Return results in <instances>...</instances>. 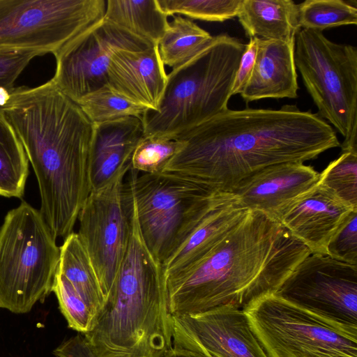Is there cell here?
Wrapping results in <instances>:
<instances>
[{
	"label": "cell",
	"mask_w": 357,
	"mask_h": 357,
	"mask_svg": "<svg viewBox=\"0 0 357 357\" xmlns=\"http://www.w3.org/2000/svg\"><path fill=\"white\" fill-rule=\"evenodd\" d=\"M212 38L191 20L176 16L157 44L161 61L173 69L181 66L202 52Z\"/></svg>",
	"instance_id": "cell-24"
},
{
	"label": "cell",
	"mask_w": 357,
	"mask_h": 357,
	"mask_svg": "<svg viewBox=\"0 0 357 357\" xmlns=\"http://www.w3.org/2000/svg\"><path fill=\"white\" fill-rule=\"evenodd\" d=\"M59 248L57 271L68 279L98 319L106 299L93 264L77 233L70 234Z\"/></svg>",
	"instance_id": "cell-22"
},
{
	"label": "cell",
	"mask_w": 357,
	"mask_h": 357,
	"mask_svg": "<svg viewBox=\"0 0 357 357\" xmlns=\"http://www.w3.org/2000/svg\"><path fill=\"white\" fill-rule=\"evenodd\" d=\"M319 180V173L311 166L299 162H283L251 174L229 192L244 208L259 211L278 221L289 205Z\"/></svg>",
	"instance_id": "cell-15"
},
{
	"label": "cell",
	"mask_w": 357,
	"mask_h": 357,
	"mask_svg": "<svg viewBox=\"0 0 357 357\" xmlns=\"http://www.w3.org/2000/svg\"><path fill=\"white\" fill-rule=\"evenodd\" d=\"M130 168L92 190L77 217V234L93 264L106 301L129 241L130 208L124 180Z\"/></svg>",
	"instance_id": "cell-12"
},
{
	"label": "cell",
	"mask_w": 357,
	"mask_h": 357,
	"mask_svg": "<svg viewBox=\"0 0 357 357\" xmlns=\"http://www.w3.org/2000/svg\"><path fill=\"white\" fill-rule=\"evenodd\" d=\"M294 61L318 109L344 137L341 151H357V48L334 43L323 31L301 29Z\"/></svg>",
	"instance_id": "cell-7"
},
{
	"label": "cell",
	"mask_w": 357,
	"mask_h": 357,
	"mask_svg": "<svg viewBox=\"0 0 357 357\" xmlns=\"http://www.w3.org/2000/svg\"><path fill=\"white\" fill-rule=\"evenodd\" d=\"M10 97V92L6 88L0 86V108L7 104Z\"/></svg>",
	"instance_id": "cell-36"
},
{
	"label": "cell",
	"mask_w": 357,
	"mask_h": 357,
	"mask_svg": "<svg viewBox=\"0 0 357 357\" xmlns=\"http://www.w3.org/2000/svg\"><path fill=\"white\" fill-rule=\"evenodd\" d=\"M162 357H207L204 354L185 349L172 347Z\"/></svg>",
	"instance_id": "cell-35"
},
{
	"label": "cell",
	"mask_w": 357,
	"mask_h": 357,
	"mask_svg": "<svg viewBox=\"0 0 357 357\" xmlns=\"http://www.w3.org/2000/svg\"><path fill=\"white\" fill-rule=\"evenodd\" d=\"M204 355H205V354H204ZM205 356H206L207 357H211V356H208V355H205Z\"/></svg>",
	"instance_id": "cell-37"
},
{
	"label": "cell",
	"mask_w": 357,
	"mask_h": 357,
	"mask_svg": "<svg viewBox=\"0 0 357 357\" xmlns=\"http://www.w3.org/2000/svg\"><path fill=\"white\" fill-rule=\"evenodd\" d=\"M258 40L250 38L240 59L231 89V96L240 94L248 82L255 63Z\"/></svg>",
	"instance_id": "cell-34"
},
{
	"label": "cell",
	"mask_w": 357,
	"mask_h": 357,
	"mask_svg": "<svg viewBox=\"0 0 357 357\" xmlns=\"http://www.w3.org/2000/svg\"><path fill=\"white\" fill-rule=\"evenodd\" d=\"M245 44L226 33L167 75L156 111L142 117L144 136L174 139L227 110Z\"/></svg>",
	"instance_id": "cell-5"
},
{
	"label": "cell",
	"mask_w": 357,
	"mask_h": 357,
	"mask_svg": "<svg viewBox=\"0 0 357 357\" xmlns=\"http://www.w3.org/2000/svg\"><path fill=\"white\" fill-rule=\"evenodd\" d=\"M104 18L154 45L169 26L157 0H107Z\"/></svg>",
	"instance_id": "cell-23"
},
{
	"label": "cell",
	"mask_w": 357,
	"mask_h": 357,
	"mask_svg": "<svg viewBox=\"0 0 357 357\" xmlns=\"http://www.w3.org/2000/svg\"><path fill=\"white\" fill-rule=\"evenodd\" d=\"M105 0H0V50L54 54L100 21Z\"/></svg>",
	"instance_id": "cell-10"
},
{
	"label": "cell",
	"mask_w": 357,
	"mask_h": 357,
	"mask_svg": "<svg viewBox=\"0 0 357 357\" xmlns=\"http://www.w3.org/2000/svg\"><path fill=\"white\" fill-rule=\"evenodd\" d=\"M326 255L357 266V211H352L330 239Z\"/></svg>",
	"instance_id": "cell-32"
},
{
	"label": "cell",
	"mask_w": 357,
	"mask_h": 357,
	"mask_svg": "<svg viewBox=\"0 0 357 357\" xmlns=\"http://www.w3.org/2000/svg\"><path fill=\"white\" fill-rule=\"evenodd\" d=\"M29 160L22 143L0 108V195L21 199L29 175Z\"/></svg>",
	"instance_id": "cell-25"
},
{
	"label": "cell",
	"mask_w": 357,
	"mask_h": 357,
	"mask_svg": "<svg viewBox=\"0 0 357 357\" xmlns=\"http://www.w3.org/2000/svg\"><path fill=\"white\" fill-rule=\"evenodd\" d=\"M184 144L177 139L144 136L133 153L131 168L142 174H161Z\"/></svg>",
	"instance_id": "cell-30"
},
{
	"label": "cell",
	"mask_w": 357,
	"mask_h": 357,
	"mask_svg": "<svg viewBox=\"0 0 357 357\" xmlns=\"http://www.w3.org/2000/svg\"><path fill=\"white\" fill-rule=\"evenodd\" d=\"M243 310L269 357H357V335L275 293Z\"/></svg>",
	"instance_id": "cell-9"
},
{
	"label": "cell",
	"mask_w": 357,
	"mask_h": 357,
	"mask_svg": "<svg viewBox=\"0 0 357 357\" xmlns=\"http://www.w3.org/2000/svg\"><path fill=\"white\" fill-rule=\"evenodd\" d=\"M144 137L140 117L127 116L93 125L90 155L91 191L103 187L121 170L131 167L133 153Z\"/></svg>",
	"instance_id": "cell-19"
},
{
	"label": "cell",
	"mask_w": 357,
	"mask_h": 357,
	"mask_svg": "<svg viewBox=\"0 0 357 357\" xmlns=\"http://www.w3.org/2000/svg\"><path fill=\"white\" fill-rule=\"evenodd\" d=\"M127 190V250L94 328L83 335L96 357H162L173 347L165 275L161 262L144 243L128 186Z\"/></svg>",
	"instance_id": "cell-4"
},
{
	"label": "cell",
	"mask_w": 357,
	"mask_h": 357,
	"mask_svg": "<svg viewBox=\"0 0 357 357\" xmlns=\"http://www.w3.org/2000/svg\"><path fill=\"white\" fill-rule=\"evenodd\" d=\"M244 208L229 192L218 191L176 248L162 262L166 280L184 272L202 259L244 217Z\"/></svg>",
	"instance_id": "cell-17"
},
{
	"label": "cell",
	"mask_w": 357,
	"mask_h": 357,
	"mask_svg": "<svg viewBox=\"0 0 357 357\" xmlns=\"http://www.w3.org/2000/svg\"><path fill=\"white\" fill-rule=\"evenodd\" d=\"M294 46L295 40H258L252 75L240 93L244 101L298 97Z\"/></svg>",
	"instance_id": "cell-20"
},
{
	"label": "cell",
	"mask_w": 357,
	"mask_h": 357,
	"mask_svg": "<svg viewBox=\"0 0 357 357\" xmlns=\"http://www.w3.org/2000/svg\"><path fill=\"white\" fill-rule=\"evenodd\" d=\"M173 347L211 357H269L245 312L232 305L172 316Z\"/></svg>",
	"instance_id": "cell-14"
},
{
	"label": "cell",
	"mask_w": 357,
	"mask_h": 357,
	"mask_svg": "<svg viewBox=\"0 0 357 357\" xmlns=\"http://www.w3.org/2000/svg\"><path fill=\"white\" fill-rule=\"evenodd\" d=\"M1 108L35 172L40 213L54 237L73 232L91 191L93 125L52 79L36 87H14Z\"/></svg>",
	"instance_id": "cell-2"
},
{
	"label": "cell",
	"mask_w": 357,
	"mask_h": 357,
	"mask_svg": "<svg viewBox=\"0 0 357 357\" xmlns=\"http://www.w3.org/2000/svg\"><path fill=\"white\" fill-rule=\"evenodd\" d=\"M38 56L41 54L33 51L0 50V86L10 92L19 75Z\"/></svg>",
	"instance_id": "cell-33"
},
{
	"label": "cell",
	"mask_w": 357,
	"mask_h": 357,
	"mask_svg": "<svg viewBox=\"0 0 357 357\" xmlns=\"http://www.w3.org/2000/svg\"><path fill=\"white\" fill-rule=\"evenodd\" d=\"M76 103L93 125L127 116L142 118L148 109L123 97L108 84L83 96Z\"/></svg>",
	"instance_id": "cell-26"
},
{
	"label": "cell",
	"mask_w": 357,
	"mask_h": 357,
	"mask_svg": "<svg viewBox=\"0 0 357 357\" xmlns=\"http://www.w3.org/2000/svg\"><path fill=\"white\" fill-rule=\"evenodd\" d=\"M301 29L323 31L343 25H356L357 8L342 0H306L298 4Z\"/></svg>",
	"instance_id": "cell-27"
},
{
	"label": "cell",
	"mask_w": 357,
	"mask_h": 357,
	"mask_svg": "<svg viewBox=\"0 0 357 357\" xmlns=\"http://www.w3.org/2000/svg\"><path fill=\"white\" fill-rule=\"evenodd\" d=\"M60 248L39 211L26 202L9 211L0 228V307L29 312L51 292Z\"/></svg>",
	"instance_id": "cell-6"
},
{
	"label": "cell",
	"mask_w": 357,
	"mask_h": 357,
	"mask_svg": "<svg viewBox=\"0 0 357 357\" xmlns=\"http://www.w3.org/2000/svg\"><path fill=\"white\" fill-rule=\"evenodd\" d=\"M352 211L318 182L290 204L278 221L311 254L326 255L330 239Z\"/></svg>",
	"instance_id": "cell-16"
},
{
	"label": "cell",
	"mask_w": 357,
	"mask_h": 357,
	"mask_svg": "<svg viewBox=\"0 0 357 357\" xmlns=\"http://www.w3.org/2000/svg\"><path fill=\"white\" fill-rule=\"evenodd\" d=\"M318 182L357 211V151H341L340 156L319 173Z\"/></svg>",
	"instance_id": "cell-28"
},
{
	"label": "cell",
	"mask_w": 357,
	"mask_h": 357,
	"mask_svg": "<svg viewBox=\"0 0 357 357\" xmlns=\"http://www.w3.org/2000/svg\"><path fill=\"white\" fill-rule=\"evenodd\" d=\"M154 45L103 17L53 54L56 66L51 79L77 102L108 84L107 70L115 52L144 50Z\"/></svg>",
	"instance_id": "cell-13"
},
{
	"label": "cell",
	"mask_w": 357,
	"mask_h": 357,
	"mask_svg": "<svg viewBox=\"0 0 357 357\" xmlns=\"http://www.w3.org/2000/svg\"><path fill=\"white\" fill-rule=\"evenodd\" d=\"M242 0H157L167 16L181 14L192 19L222 22L237 17Z\"/></svg>",
	"instance_id": "cell-29"
},
{
	"label": "cell",
	"mask_w": 357,
	"mask_h": 357,
	"mask_svg": "<svg viewBox=\"0 0 357 357\" xmlns=\"http://www.w3.org/2000/svg\"><path fill=\"white\" fill-rule=\"evenodd\" d=\"M52 291L57 298L60 310L69 328L83 335L94 328L97 321L96 315L68 279L58 271Z\"/></svg>",
	"instance_id": "cell-31"
},
{
	"label": "cell",
	"mask_w": 357,
	"mask_h": 357,
	"mask_svg": "<svg viewBox=\"0 0 357 357\" xmlns=\"http://www.w3.org/2000/svg\"><path fill=\"white\" fill-rule=\"evenodd\" d=\"M292 0H242L237 17L249 38L291 40L301 30Z\"/></svg>",
	"instance_id": "cell-21"
},
{
	"label": "cell",
	"mask_w": 357,
	"mask_h": 357,
	"mask_svg": "<svg viewBox=\"0 0 357 357\" xmlns=\"http://www.w3.org/2000/svg\"><path fill=\"white\" fill-rule=\"evenodd\" d=\"M185 143L163 172L229 192L266 167L303 162L340 147L333 127L295 105L227 110L174 137ZM162 172V173H163Z\"/></svg>",
	"instance_id": "cell-1"
},
{
	"label": "cell",
	"mask_w": 357,
	"mask_h": 357,
	"mask_svg": "<svg viewBox=\"0 0 357 357\" xmlns=\"http://www.w3.org/2000/svg\"><path fill=\"white\" fill-rule=\"evenodd\" d=\"M125 181L132 193L144 243L161 264L218 192L175 174H139L131 167Z\"/></svg>",
	"instance_id": "cell-8"
},
{
	"label": "cell",
	"mask_w": 357,
	"mask_h": 357,
	"mask_svg": "<svg viewBox=\"0 0 357 357\" xmlns=\"http://www.w3.org/2000/svg\"><path fill=\"white\" fill-rule=\"evenodd\" d=\"M275 293L357 335V266L310 253Z\"/></svg>",
	"instance_id": "cell-11"
},
{
	"label": "cell",
	"mask_w": 357,
	"mask_h": 357,
	"mask_svg": "<svg viewBox=\"0 0 357 357\" xmlns=\"http://www.w3.org/2000/svg\"><path fill=\"white\" fill-rule=\"evenodd\" d=\"M310 254L280 222L249 210L202 259L166 280L169 312L195 314L228 305L243 310L276 292Z\"/></svg>",
	"instance_id": "cell-3"
},
{
	"label": "cell",
	"mask_w": 357,
	"mask_h": 357,
	"mask_svg": "<svg viewBox=\"0 0 357 357\" xmlns=\"http://www.w3.org/2000/svg\"><path fill=\"white\" fill-rule=\"evenodd\" d=\"M167 78L157 45L144 50L117 51L107 70V84L112 89L152 111L158 108Z\"/></svg>",
	"instance_id": "cell-18"
}]
</instances>
